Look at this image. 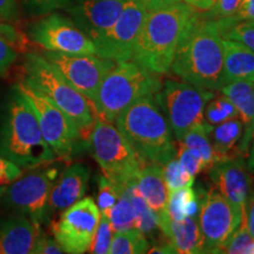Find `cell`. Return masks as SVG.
I'll list each match as a JSON object with an SVG mask.
<instances>
[{
  "instance_id": "1",
  "label": "cell",
  "mask_w": 254,
  "mask_h": 254,
  "mask_svg": "<svg viewBox=\"0 0 254 254\" xmlns=\"http://www.w3.org/2000/svg\"><path fill=\"white\" fill-rule=\"evenodd\" d=\"M222 40L215 20L195 12L178 44L171 67L173 74L195 86L220 90L224 66Z\"/></svg>"
},
{
  "instance_id": "2",
  "label": "cell",
  "mask_w": 254,
  "mask_h": 254,
  "mask_svg": "<svg viewBox=\"0 0 254 254\" xmlns=\"http://www.w3.org/2000/svg\"><path fill=\"white\" fill-rule=\"evenodd\" d=\"M194 13L190 6L180 1L147 11L132 60L157 75L170 73L178 44Z\"/></svg>"
},
{
  "instance_id": "3",
  "label": "cell",
  "mask_w": 254,
  "mask_h": 254,
  "mask_svg": "<svg viewBox=\"0 0 254 254\" xmlns=\"http://www.w3.org/2000/svg\"><path fill=\"white\" fill-rule=\"evenodd\" d=\"M0 127V154L23 170H32L56 160L44 139L39 123L27 100L13 88Z\"/></svg>"
},
{
  "instance_id": "4",
  "label": "cell",
  "mask_w": 254,
  "mask_h": 254,
  "mask_svg": "<svg viewBox=\"0 0 254 254\" xmlns=\"http://www.w3.org/2000/svg\"><path fill=\"white\" fill-rule=\"evenodd\" d=\"M117 128L146 165L163 166L176 158L171 126L154 97H145L119 114Z\"/></svg>"
},
{
  "instance_id": "5",
  "label": "cell",
  "mask_w": 254,
  "mask_h": 254,
  "mask_svg": "<svg viewBox=\"0 0 254 254\" xmlns=\"http://www.w3.org/2000/svg\"><path fill=\"white\" fill-rule=\"evenodd\" d=\"M160 90L161 82L158 75L134 60L117 63L98 88L92 103L94 116L114 123L133 103L145 97H154Z\"/></svg>"
},
{
  "instance_id": "6",
  "label": "cell",
  "mask_w": 254,
  "mask_h": 254,
  "mask_svg": "<svg viewBox=\"0 0 254 254\" xmlns=\"http://www.w3.org/2000/svg\"><path fill=\"white\" fill-rule=\"evenodd\" d=\"M24 71L26 73L25 79L67 114L84 135L87 129L92 128L95 122L92 104L66 80L45 57L28 53L25 58Z\"/></svg>"
},
{
  "instance_id": "7",
  "label": "cell",
  "mask_w": 254,
  "mask_h": 254,
  "mask_svg": "<svg viewBox=\"0 0 254 254\" xmlns=\"http://www.w3.org/2000/svg\"><path fill=\"white\" fill-rule=\"evenodd\" d=\"M88 146L103 176L122 189L134 183L146 166L112 123L95 119L88 134Z\"/></svg>"
},
{
  "instance_id": "8",
  "label": "cell",
  "mask_w": 254,
  "mask_h": 254,
  "mask_svg": "<svg viewBox=\"0 0 254 254\" xmlns=\"http://www.w3.org/2000/svg\"><path fill=\"white\" fill-rule=\"evenodd\" d=\"M14 87L30 104L44 139L55 152L56 157L69 160L85 136L79 126L26 79L18 81Z\"/></svg>"
},
{
  "instance_id": "9",
  "label": "cell",
  "mask_w": 254,
  "mask_h": 254,
  "mask_svg": "<svg viewBox=\"0 0 254 254\" xmlns=\"http://www.w3.org/2000/svg\"><path fill=\"white\" fill-rule=\"evenodd\" d=\"M58 170L56 167H36L21 174L2 193L0 202L14 213L24 214L37 224L47 225L53 214L50 208L51 190Z\"/></svg>"
},
{
  "instance_id": "10",
  "label": "cell",
  "mask_w": 254,
  "mask_h": 254,
  "mask_svg": "<svg viewBox=\"0 0 254 254\" xmlns=\"http://www.w3.org/2000/svg\"><path fill=\"white\" fill-rule=\"evenodd\" d=\"M213 97L214 92L207 88L168 79L154 99L164 110L174 136L180 141L187 131L205 122V107Z\"/></svg>"
},
{
  "instance_id": "11",
  "label": "cell",
  "mask_w": 254,
  "mask_h": 254,
  "mask_svg": "<svg viewBox=\"0 0 254 254\" xmlns=\"http://www.w3.org/2000/svg\"><path fill=\"white\" fill-rule=\"evenodd\" d=\"M199 212L202 253H222L245 212L227 201L214 186L202 194Z\"/></svg>"
},
{
  "instance_id": "12",
  "label": "cell",
  "mask_w": 254,
  "mask_h": 254,
  "mask_svg": "<svg viewBox=\"0 0 254 254\" xmlns=\"http://www.w3.org/2000/svg\"><path fill=\"white\" fill-rule=\"evenodd\" d=\"M100 209L93 198L86 196L60 213L52 224L55 239L65 253L82 254L90 250L100 220Z\"/></svg>"
},
{
  "instance_id": "13",
  "label": "cell",
  "mask_w": 254,
  "mask_h": 254,
  "mask_svg": "<svg viewBox=\"0 0 254 254\" xmlns=\"http://www.w3.org/2000/svg\"><path fill=\"white\" fill-rule=\"evenodd\" d=\"M32 40L41 49L64 55H97L93 40L73 21L59 13H49L32 25Z\"/></svg>"
},
{
  "instance_id": "14",
  "label": "cell",
  "mask_w": 254,
  "mask_h": 254,
  "mask_svg": "<svg viewBox=\"0 0 254 254\" xmlns=\"http://www.w3.org/2000/svg\"><path fill=\"white\" fill-rule=\"evenodd\" d=\"M44 57L91 104L105 75L117 64L98 55H64L45 51Z\"/></svg>"
},
{
  "instance_id": "15",
  "label": "cell",
  "mask_w": 254,
  "mask_h": 254,
  "mask_svg": "<svg viewBox=\"0 0 254 254\" xmlns=\"http://www.w3.org/2000/svg\"><path fill=\"white\" fill-rule=\"evenodd\" d=\"M146 14L147 9L139 0H127L116 24L93 41L97 55L116 63L131 60Z\"/></svg>"
},
{
  "instance_id": "16",
  "label": "cell",
  "mask_w": 254,
  "mask_h": 254,
  "mask_svg": "<svg viewBox=\"0 0 254 254\" xmlns=\"http://www.w3.org/2000/svg\"><path fill=\"white\" fill-rule=\"evenodd\" d=\"M126 2L127 0H79L67 9L73 21L94 41L116 24Z\"/></svg>"
},
{
  "instance_id": "17",
  "label": "cell",
  "mask_w": 254,
  "mask_h": 254,
  "mask_svg": "<svg viewBox=\"0 0 254 254\" xmlns=\"http://www.w3.org/2000/svg\"><path fill=\"white\" fill-rule=\"evenodd\" d=\"M211 179L221 195L237 208L245 212L250 199L252 176L243 157L219 163L212 168Z\"/></svg>"
},
{
  "instance_id": "18",
  "label": "cell",
  "mask_w": 254,
  "mask_h": 254,
  "mask_svg": "<svg viewBox=\"0 0 254 254\" xmlns=\"http://www.w3.org/2000/svg\"><path fill=\"white\" fill-rule=\"evenodd\" d=\"M90 177L91 168L86 164L77 163L66 167L51 190L50 208L52 214L62 213L84 198Z\"/></svg>"
},
{
  "instance_id": "19",
  "label": "cell",
  "mask_w": 254,
  "mask_h": 254,
  "mask_svg": "<svg viewBox=\"0 0 254 254\" xmlns=\"http://www.w3.org/2000/svg\"><path fill=\"white\" fill-rule=\"evenodd\" d=\"M40 234V225L24 214L0 219V254H32Z\"/></svg>"
},
{
  "instance_id": "20",
  "label": "cell",
  "mask_w": 254,
  "mask_h": 254,
  "mask_svg": "<svg viewBox=\"0 0 254 254\" xmlns=\"http://www.w3.org/2000/svg\"><path fill=\"white\" fill-rule=\"evenodd\" d=\"M135 187L142 199L158 215L159 228H161L170 220L167 217L168 190L164 179L163 167L154 164L146 165L136 177Z\"/></svg>"
},
{
  "instance_id": "21",
  "label": "cell",
  "mask_w": 254,
  "mask_h": 254,
  "mask_svg": "<svg viewBox=\"0 0 254 254\" xmlns=\"http://www.w3.org/2000/svg\"><path fill=\"white\" fill-rule=\"evenodd\" d=\"M220 91L234 105L238 118H240L244 124L245 133L240 141V152L241 154L247 153L252 140L251 126L254 118V82L246 80L231 81L225 84Z\"/></svg>"
},
{
  "instance_id": "22",
  "label": "cell",
  "mask_w": 254,
  "mask_h": 254,
  "mask_svg": "<svg viewBox=\"0 0 254 254\" xmlns=\"http://www.w3.org/2000/svg\"><path fill=\"white\" fill-rule=\"evenodd\" d=\"M224 66L221 73V87L237 80L254 82V52L243 44L224 39ZM220 87V88H221Z\"/></svg>"
},
{
  "instance_id": "23",
  "label": "cell",
  "mask_w": 254,
  "mask_h": 254,
  "mask_svg": "<svg viewBox=\"0 0 254 254\" xmlns=\"http://www.w3.org/2000/svg\"><path fill=\"white\" fill-rule=\"evenodd\" d=\"M243 132L244 124L238 117L218 125H212L209 136L214 151L215 165L243 155L240 152Z\"/></svg>"
},
{
  "instance_id": "24",
  "label": "cell",
  "mask_w": 254,
  "mask_h": 254,
  "mask_svg": "<svg viewBox=\"0 0 254 254\" xmlns=\"http://www.w3.org/2000/svg\"><path fill=\"white\" fill-rule=\"evenodd\" d=\"M160 231L176 247L178 253H202V238L196 218L187 217L183 220H168Z\"/></svg>"
},
{
  "instance_id": "25",
  "label": "cell",
  "mask_w": 254,
  "mask_h": 254,
  "mask_svg": "<svg viewBox=\"0 0 254 254\" xmlns=\"http://www.w3.org/2000/svg\"><path fill=\"white\" fill-rule=\"evenodd\" d=\"M211 128L212 125L204 122L187 131L182 140L179 141L199 158H201L205 165V171H211L215 165L214 151L212 147L211 136H209Z\"/></svg>"
},
{
  "instance_id": "26",
  "label": "cell",
  "mask_w": 254,
  "mask_h": 254,
  "mask_svg": "<svg viewBox=\"0 0 254 254\" xmlns=\"http://www.w3.org/2000/svg\"><path fill=\"white\" fill-rule=\"evenodd\" d=\"M199 208L198 193L190 187H184L168 193L167 217L170 220L179 221L187 217L196 218Z\"/></svg>"
},
{
  "instance_id": "27",
  "label": "cell",
  "mask_w": 254,
  "mask_h": 254,
  "mask_svg": "<svg viewBox=\"0 0 254 254\" xmlns=\"http://www.w3.org/2000/svg\"><path fill=\"white\" fill-rule=\"evenodd\" d=\"M26 40L14 27L0 24V75L5 74L18 58V51L23 50Z\"/></svg>"
},
{
  "instance_id": "28",
  "label": "cell",
  "mask_w": 254,
  "mask_h": 254,
  "mask_svg": "<svg viewBox=\"0 0 254 254\" xmlns=\"http://www.w3.org/2000/svg\"><path fill=\"white\" fill-rule=\"evenodd\" d=\"M127 194L131 200L133 209H134L135 215V224L134 227L142 232L145 236H151L153 232L159 227V219L158 215L154 213L147 205V202L142 199V196L139 194L136 190L135 182L129 184L125 187Z\"/></svg>"
},
{
  "instance_id": "29",
  "label": "cell",
  "mask_w": 254,
  "mask_h": 254,
  "mask_svg": "<svg viewBox=\"0 0 254 254\" xmlns=\"http://www.w3.org/2000/svg\"><path fill=\"white\" fill-rule=\"evenodd\" d=\"M150 244L145 234L138 228H129L123 232H116L109 253L112 254H142L148 253Z\"/></svg>"
},
{
  "instance_id": "30",
  "label": "cell",
  "mask_w": 254,
  "mask_h": 254,
  "mask_svg": "<svg viewBox=\"0 0 254 254\" xmlns=\"http://www.w3.org/2000/svg\"><path fill=\"white\" fill-rule=\"evenodd\" d=\"M219 32L224 39H231L243 44L254 52V21L241 20L232 23L228 19L215 20Z\"/></svg>"
},
{
  "instance_id": "31",
  "label": "cell",
  "mask_w": 254,
  "mask_h": 254,
  "mask_svg": "<svg viewBox=\"0 0 254 254\" xmlns=\"http://www.w3.org/2000/svg\"><path fill=\"white\" fill-rule=\"evenodd\" d=\"M105 215H107V218L110 219L114 233L134 227V209H133L132 202L129 200V196L127 194L126 190H123L119 199L117 200L113 207L110 209L109 213Z\"/></svg>"
},
{
  "instance_id": "32",
  "label": "cell",
  "mask_w": 254,
  "mask_h": 254,
  "mask_svg": "<svg viewBox=\"0 0 254 254\" xmlns=\"http://www.w3.org/2000/svg\"><path fill=\"white\" fill-rule=\"evenodd\" d=\"M205 122L209 125H218L226 122L228 119L236 118L238 117V112L234 105L225 97H214L208 101L205 107Z\"/></svg>"
},
{
  "instance_id": "33",
  "label": "cell",
  "mask_w": 254,
  "mask_h": 254,
  "mask_svg": "<svg viewBox=\"0 0 254 254\" xmlns=\"http://www.w3.org/2000/svg\"><path fill=\"white\" fill-rule=\"evenodd\" d=\"M163 174L168 193L184 187H192L194 183V177L190 176L176 158L163 165Z\"/></svg>"
},
{
  "instance_id": "34",
  "label": "cell",
  "mask_w": 254,
  "mask_h": 254,
  "mask_svg": "<svg viewBox=\"0 0 254 254\" xmlns=\"http://www.w3.org/2000/svg\"><path fill=\"white\" fill-rule=\"evenodd\" d=\"M113 238V228L107 215L101 213L99 225L92 240L88 252L94 254H106L109 253L111 243Z\"/></svg>"
},
{
  "instance_id": "35",
  "label": "cell",
  "mask_w": 254,
  "mask_h": 254,
  "mask_svg": "<svg viewBox=\"0 0 254 254\" xmlns=\"http://www.w3.org/2000/svg\"><path fill=\"white\" fill-rule=\"evenodd\" d=\"M125 189L117 185L107 179L106 177H101L99 180V190H98V207L100 213L107 214L111 208L113 207L117 200L119 199L120 194Z\"/></svg>"
},
{
  "instance_id": "36",
  "label": "cell",
  "mask_w": 254,
  "mask_h": 254,
  "mask_svg": "<svg viewBox=\"0 0 254 254\" xmlns=\"http://www.w3.org/2000/svg\"><path fill=\"white\" fill-rule=\"evenodd\" d=\"M253 237L251 236L249 227H247L245 215L243 217L241 224L236 233L232 236L230 241L227 243V245L225 246L222 253H230V254H243V253H249V250L251 245L253 244Z\"/></svg>"
},
{
  "instance_id": "37",
  "label": "cell",
  "mask_w": 254,
  "mask_h": 254,
  "mask_svg": "<svg viewBox=\"0 0 254 254\" xmlns=\"http://www.w3.org/2000/svg\"><path fill=\"white\" fill-rule=\"evenodd\" d=\"M28 13L33 15L49 14L60 8H68L71 0H23Z\"/></svg>"
},
{
  "instance_id": "38",
  "label": "cell",
  "mask_w": 254,
  "mask_h": 254,
  "mask_svg": "<svg viewBox=\"0 0 254 254\" xmlns=\"http://www.w3.org/2000/svg\"><path fill=\"white\" fill-rule=\"evenodd\" d=\"M24 172L17 164L0 154V198L5 190Z\"/></svg>"
},
{
  "instance_id": "39",
  "label": "cell",
  "mask_w": 254,
  "mask_h": 254,
  "mask_svg": "<svg viewBox=\"0 0 254 254\" xmlns=\"http://www.w3.org/2000/svg\"><path fill=\"white\" fill-rule=\"evenodd\" d=\"M178 160L183 165V167L189 172L190 176L195 177L200 172L205 171L204 161L199 158L195 153L189 150L185 145L180 144L179 150H178Z\"/></svg>"
},
{
  "instance_id": "40",
  "label": "cell",
  "mask_w": 254,
  "mask_h": 254,
  "mask_svg": "<svg viewBox=\"0 0 254 254\" xmlns=\"http://www.w3.org/2000/svg\"><path fill=\"white\" fill-rule=\"evenodd\" d=\"M240 4L241 0H217L213 7L207 11V14H204L202 17L212 19V20L231 18L237 13Z\"/></svg>"
},
{
  "instance_id": "41",
  "label": "cell",
  "mask_w": 254,
  "mask_h": 254,
  "mask_svg": "<svg viewBox=\"0 0 254 254\" xmlns=\"http://www.w3.org/2000/svg\"><path fill=\"white\" fill-rule=\"evenodd\" d=\"M65 253L58 241L52 238L40 234L36 241V245L33 247L32 254H63Z\"/></svg>"
},
{
  "instance_id": "42",
  "label": "cell",
  "mask_w": 254,
  "mask_h": 254,
  "mask_svg": "<svg viewBox=\"0 0 254 254\" xmlns=\"http://www.w3.org/2000/svg\"><path fill=\"white\" fill-rule=\"evenodd\" d=\"M232 23L241 20H254V0H241L237 13L231 18H226Z\"/></svg>"
},
{
  "instance_id": "43",
  "label": "cell",
  "mask_w": 254,
  "mask_h": 254,
  "mask_svg": "<svg viewBox=\"0 0 254 254\" xmlns=\"http://www.w3.org/2000/svg\"><path fill=\"white\" fill-rule=\"evenodd\" d=\"M18 17V5L15 0H0V19L13 21Z\"/></svg>"
},
{
  "instance_id": "44",
  "label": "cell",
  "mask_w": 254,
  "mask_h": 254,
  "mask_svg": "<svg viewBox=\"0 0 254 254\" xmlns=\"http://www.w3.org/2000/svg\"><path fill=\"white\" fill-rule=\"evenodd\" d=\"M244 215H245L246 224H247V227H249L251 236H252L254 239V193L250 196L249 201H247L246 209Z\"/></svg>"
},
{
  "instance_id": "45",
  "label": "cell",
  "mask_w": 254,
  "mask_h": 254,
  "mask_svg": "<svg viewBox=\"0 0 254 254\" xmlns=\"http://www.w3.org/2000/svg\"><path fill=\"white\" fill-rule=\"evenodd\" d=\"M180 1L190 6L194 11L207 12L213 7L217 0H180Z\"/></svg>"
},
{
  "instance_id": "46",
  "label": "cell",
  "mask_w": 254,
  "mask_h": 254,
  "mask_svg": "<svg viewBox=\"0 0 254 254\" xmlns=\"http://www.w3.org/2000/svg\"><path fill=\"white\" fill-rule=\"evenodd\" d=\"M147 11H154L172 5L174 2H179L180 0H139Z\"/></svg>"
},
{
  "instance_id": "47",
  "label": "cell",
  "mask_w": 254,
  "mask_h": 254,
  "mask_svg": "<svg viewBox=\"0 0 254 254\" xmlns=\"http://www.w3.org/2000/svg\"><path fill=\"white\" fill-rule=\"evenodd\" d=\"M148 253H163V254H176L178 253L176 247L172 243H171L170 240H168V243H164V244H160V245H157V246H153L152 249L148 251Z\"/></svg>"
},
{
  "instance_id": "48",
  "label": "cell",
  "mask_w": 254,
  "mask_h": 254,
  "mask_svg": "<svg viewBox=\"0 0 254 254\" xmlns=\"http://www.w3.org/2000/svg\"><path fill=\"white\" fill-rule=\"evenodd\" d=\"M251 141H252V144H251V147L249 151V158H247L246 165L251 174H253L254 176V135L252 136V140Z\"/></svg>"
},
{
  "instance_id": "49",
  "label": "cell",
  "mask_w": 254,
  "mask_h": 254,
  "mask_svg": "<svg viewBox=\"0 0 254 254\" xmlns=\"http://www.w3.org/2000/svg\"><path fill=\"white\" fill-rule=\"evenodd\" d=\"M251 134H252V136L254 135V118H253V122H252V126H251Z\"/></svg>"
},
{
  "instance_id": "50",
  "label": "cell",
  "mask_w": 254,
  "mask_h": 254,
  "mask_svg": "<svg viewBox=\"0 0 254 254\" xmlns=\"http://www.w3.org/2000/svg\"><path fill=\"white\" fill-rule=\"evenodd\" d=\"M253 21H254V20H253Z\"/></svg>"
}]
</instances>
